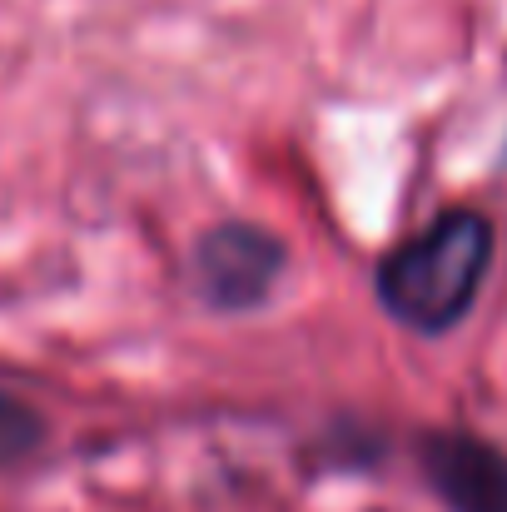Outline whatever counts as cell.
<instances>
[{
  "instance_id": "7a4b0ae2",
  "label": "cell",
  "mask_w": 507,
  "mask_h": 512,
  "mask_svg": "<svg viewBox=\"0 0 507 512\" xmlns=\"http://www.w3.org/2000/svg\"><path fill=\"white\" fill-rule=\"evenodd\" d=\"M284 274V244L244 219L214 224L194 244V289L214 309H254Z\"/></svg>"
},
{
  "instance_id": "277c9868",
  "label": "cell",
  "mask_w": 507,
  "mask_h": 512,
  "mask_svg": "<svg viewBox=\"0 0 507 512\" xmlns=\"http://www.w3.org/2000/svg\"><path fill=\"white\" fill-rule=\"evenodd\" d=\"M35 443H40V423H35V413L20 408V403H0V468L15 463V458H25Z\"/></svg>"
},
{
  "instance_id": "3957f363",
  "label": "cell",
  "mask_w": 507,
  "mask_h": 512,
  "mask_svg": "<svg viewBox=\"0 0 507 512\" xmlns=\"http://www.w3.org/2000/svg\"><path fill=\"white\" fill-rule=\"evenodd\" d=\"M423 473L453 512H507V453L473 433H428Z\"/></svg>"
},
{
  "instance_id": "6da1fadb",
  "label": "cell",
  "mask_w": 507,
  "mask_h": 512,
  "mask_svg": "<svg viewBox=\"0 0 507 512\" xmlns=\"http://www.w3.org/2000/svg\"><path fill=\"white\" fill-rule=\"evenodd\" d=\"M488 264L493 224L478 209H448L378 264V299L413 334H448L473 309Z\"/></svg>"
}]
</instances>
